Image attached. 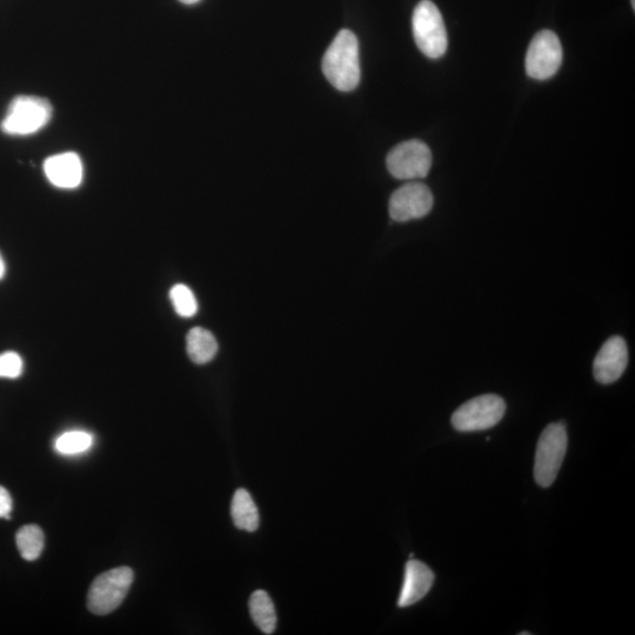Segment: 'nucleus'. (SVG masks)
<instances>
[{"instance_id":"obj_23","label":"nucleus","mask_w":635,"mask_h":635,"mask_svg":"<svg viewBox=\"0 0 635 635\" xmlns=\"http://www.w3.org/2000/svg\"><path fill=\"white\" fill-rule=\"evenodd\" d=\"M632 2V8L635 9V0H631Z\"/></svg>"},{"instance_id":"obj_5","label":"nucleus","mask_w":635,"mask_h":635,"mask_svg":"<svg viewBox=\"0 0 635 635\" xmlns=\"http://www.w3.org/2000/svg\"><path fill=\"white\" fill-rule=\"evenodd\" d=\"M133 578L135 574L130 567L126 566L113 568L100 574L90 587L88 596L90 612L96 616H106L116 611L129 593Z\"/></svg>"},{"instance_id":"obj_22","label":"nucleus","mask_w":635,"mask_h":635,"mask_svg":"<svg viewBox=\"0 0 635 635\" xmlns=\"http://www.w3.org/2000/svg\"><path fill=\"white\" fill-rule=\"evenodd\" d=\"M180 3L186 4V5H193V4H197L198 2H200V0H179Z\"/></svg>"},{"instance_id":"obj_21","label":"nucleus","mask_w":635,"mask_h":635,"mask_svg":"<svg viewBox=\"0 0 635 635\" xmlns=\"http://www.w3.org/2000/svg\"><path fill=\"white\" fill-rule=\"evenodd\" d=\"M4 276H5V263L2 256H0V279H2Z\"/></svg>"},{"instance_id":"obj_2","label":"nucleus","mask_w":635,"mask_h":635,"mask_svg":"<svg viewBox=\"0 0 635 635\" xmlns=\"http://www.w3.org/2000/svg\"><path fill=\"white\" fill-rule=\"evenodd\" d=\"M52 112L48 99L18 96L10 103L0 129L9 136L35 135L50 123Z\"/></svg>"},{"instance_id":"obj_17","label":"nucleus","mask_w":635,"mask_h":635,"mask_svg":"<svg viewBox=\"0 0 635 635\" xmlns=\"http://www.w3.org/2000/svg\"><path fill=\"white\" fill-rule=\"evenodd\" d=\"M95 443L92 434L85 431H69L57 438L55 449L63 456H77L88 452Z\"/></svg>"},{"instance_id":"obj_7","label":"nucleus","mask_w":635,"mask_h":635,"mask_svg":"<svg viewBox=\"0 0 635 635\" xmlns=\"http://www.w3.org/2000/svg\"><path fill=\"white\" fill-rule=\"evenodd\" d=\"M387 169L394 178L411 180L425 178L432 166L430 147L413 139L394 147L386 159Z\"/></svg>"},{"instance_id":"obj_10","label":"nucleus","mask_w":635,"mask_h":635,"mask_svg":"<svg viewBox=\"0 0 635 635\" xmlns=\"http://www.w3.org/2000/svg\"><path fill=\"white\" fill-rule=\"evenodd\" d=\"M628 364V349L623 337L614 336L601 346L594 359L593 373L600 384H612L623 376Z\"/></svg>"},{"instance_id":"obj_1","label":"nucleus","mask_w":635,"mask_h":635,"mask_svg":"<svg viewBox=\"0 0 635 635\" xmlns=\"http://www.w3.org/2000/svg\"><path fill=\"white\" fill-rule=\"evenodd\" d=\"M323 72L339 91L349 92L360 83L359 43L350 30H342L334 38L323 58Z\"/></svg>"},{"instance_id":"obj_4","label":"nucleus","mask_w":635,"mask_h":635,"mask_svg":"<svg viewBox=\"0 0 635 635\" xmlns=\"http://www.w3.org/2000/svg\"><path fill=\"white\" fill-rule=\"evenodd\" d=\"M412 28L418 48L426 57L438 59L445 55L449 38L436 4L430 0L420 2L413 12Z\"/></svg>"},{"instance_id":"obj_15","label":"nucleus","mask_w":635,"mask_h":635,"mask_svg":"<svg viewBox=\"0 0 635 635\" xmlns=\"http://www.w3.org/2000/svg\"><path fill=\"white\" fill-rule=\"evenodd\" d=\"M251 618L254 624L265 634H272L277 626L276 608L265 591L252 593L249 601Z\"/></svg>"},{"instance_id":"obj_20","label":"nucleus","mask_w":635,"mask_h":635,"mask_svg":"<svg viewBox=\"0 0 635 635\" xmlns=\"http://www.w3.org/2000/svg\"><path fill=\"white\" fill-rule=\"evenodd\" d=\"M12 507L11 494L5 487L0 486V518L10 519Z\"/></svg>"},{"instance_id":"obj_9","label":"nucleus","mask_w":635,"mask_h":635,"mask_svg":"<svg viewBox=\"0 0 635 635\" xmlns=\"http://www.w3.org/2000/svg\"><path fill=\"white\" fill-rule=\"evenodd\" d=\"M433 202L429 187L420 183L406 184L391 196L390 216L394 222L399 223L420 219L429 215Z\"/></svg>"},{"instance_id":"obj_12","label":"nucleus","mask_w":635,"mask_h":635,"mask_svg":"<svg viewBox=\"0 0 635 635\" xmlns=\"http://www.w3.org/2000/svg\"><path fill=\"white\" fill-rule=\"evenodd\" d=\"M434 583V573L421 561L411 559L405 567V578L398 600L399 607H409L426 597Z\"/></svg>"},{"instance_id":"obj_16","label":"nucleus","mask_w":635,"mask_h":635,"mask_svg":"<svg viewBox=\"0 0 635 635\" xmlns=\"http://www.w3.org/2000/svg\"><path fill=\"white\" fill-rule=\"evenodd\" d=\"M16 543L20 556L28 561H35L44 550V532L37 525H26L19 528Z\"/></svg>"},{"instance_id":"obj_19","label":"nucleus","mask_w":635,"mask_h":635,"mask_svg":"<svg viewBox=\"0 0 635 635\" xmlns=\"http://www.w3.org/2000/svg\"><path fill=\"white\" fill-rule=\"evenodd\" d=\"M23 371V359L18 353L4 352L0 354V378L17 379L22 376Z\"/></svg>"},{"instance_id":"obj_18","label":"nucleus","mask_w":635,"mask_h":635,"mask_svg":"<svg viewBox=\"0 0 635 635\" xmlns=\"http://www.w3.org/2000/svg\"><path fill=\"white\" fill-rule=\"evenodd\" d=\"M170 299L180 317L191 318L195 316L198 311L195 294L184 284H178L172 287Z\"/></svg>"},{"instance_id":"obj_8","label":"nucleus","mask_w":635,"mask_h":635,"mask_svg":"<svg viewBox=\"0 0 635 635\" xmlns=\"http://www.w3.org/2000/svg\"><path fill=\"white\" fill-rule=\"evenodd\" d=\"M563 63V48L556 33L540 31L532 39L526 55V72L533 79L552 78Z\"/></svg>"},{"instance_id":"obj_14","label":"nucleus","mask_w":635,"mask_h":635,"mask_svg":"<svg viewBox=\"0 0 635 635\" xmlns=\"http://www.w3.org/2000/svg\"><path fill=\"white\" fill-rule=\"evenodd\" d=\"M231 516L239 530L254 532L259 527V512L251 494L239 489L232 499Z\"/></svg>"},{"instance_id":"obj_6","label":"nucleus","mask_w":635,"mask_h":635,"mask_svg":"<svg viewBox=\"0 0 635 635\" xmlns=\"http://www.w3.org/2000/svg\"><path fill=\"white\" fill-rule=\"evenodd\" d=\"M506 404L496 394H484L466 401L453 413L452 425L459 432H477L491 429L503 419Z\"/></svg>"},{"instance_id":"obj_13","label":"nucleus","mask_w":635,"mask_h":635,"mask_svg":"<svg viewBox=\"0 0 635 635\" xmlns=\"http://www.w3.org/2000/svg\"><path fill=\"white\" fill-rule=\"evenodd\" d=\"M186 350L193 363L204 365L216 357L218 343L210 331L195 327L187 334Z\"/></svg>"},{"instance_id":"obj_11","label":"nucleus","mask_w":635,"mask_h":635,"mask_svg":"<svg viewBox=\"0 0 635 635\" xmlns=\"http://www.w3.org/2000/svg\"><path fill=\"white\" fill-rule=\"evenodd\" d=\"M44 172L49 182L59 189H76L83 182L82 159L75 152L59 153L45 160Z\"/></svg>"},{"instance_id":"obj_3","label":"nucleus","mask_w":635,"mask_h":635,"mask_svg":"<svg viewBox=\"0 0 635 635\" xmlns=\"http://www.w3.org/2000/svg\"><path fill=\"white\" fill-rule=\"evenodd\" d=\"M567 432L564 423L548 425L538 441L534 479L544 489L557 479L567 451Z\"/></svg>"}]
</instances>
